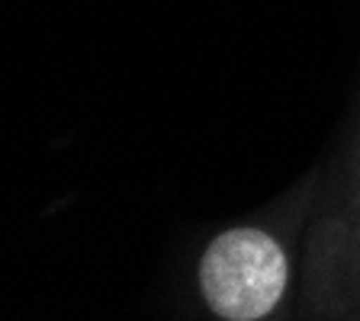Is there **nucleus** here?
<instances>
[{
	"instance_id": "obj_1",
	"label": "nucleus",
	"mask_w": 360,
	"mask_h": 321,
	"mask_svg": "<svg viewBox=\"0 0 360 321\" xmlns=\"http://www.w3.org/2000/svg\"><path fill=\"white\" fill-rule=\"evenodd\" d=\"M200 289L219 318H264L286 289V254L277 241L257 228L222 232L202 254Z\"/></svg>"
}]
</instances>
